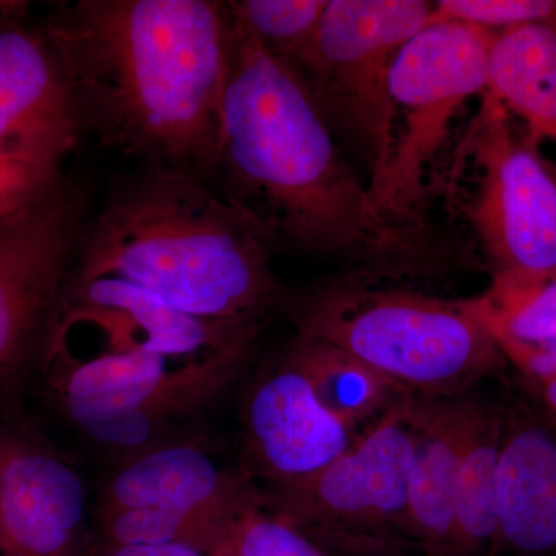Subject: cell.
<instances>
[{"mask_svg": "<svg viewBox=\"0 0 556 556\" xmlns=\"http://www.w3.org/2000/svg\"><path fill=\"white\" fill-rule=\"evenodd\" d=\"M86 192L70 179L0 219V387L42 351L87 222Z\"/></svg>", "mask_w": 556, "mask_h": 556, "instance_id": "10", "label": "cell"}, {"mask_svg": "<svg viewBox=\"0 0 556 556\" xmlns=\"http://www.w3.org/2000/svg\"><path fill=\"white\" fill-rule=\"evenodd\" d=\"M276 247L206 179L142 166L87 222L72 276L124 278L203 320L265 325L285 299Z\"/></svg>", "mask_w": 556, "mask_h": 556, "instance_id": "3", "label": "cell"}, {"mask_svg": "<svg viewBox=\"0 0 556 556\" xmlns=\"http://www.w3.org/2000/svg\"><path fill=\"white\" fill-rule=\"evenodd\" d=\"M232 25L219 0H75L40 27L83 134L215 186Z\"/></svg>", "mask_w": 556, "mask_h": 556, "instance_id": "2", "label": "cell"}, {"mask_svg": "<svg viewBox=\"0 0 556 556\" xmlns=\"http://www.w3.org/2000/svg\"><path fill=\"white\" fill-rule=\"evenodd\" d=\"M496 518L492 556L556 554V430L527 409H503Z\"/></svg>", "mask_w": 556, "mask_h": 556, "instance_id": "16", "label": "cell"}, {"mask_svg": "<svg viewBox=\"0 0 556 556\" xmlns=\"http://www.w3.org/2000/svg\"><path fill=\"white\" fill-rule=\"evenodd\" d=\"M51 321L98 329L104 340L98 356L144 353L175 361H192L241 340L257 339L263 328L189 316L124 278H76L72 274Z\"/></svg>", "mask_w": 556, "mask_h": 556, "instance_id": "13", "label": "cell"}, {"mask_svg": "<svg viewBox=\"0 0 556 556\" xmlns=\"http://www.w3.org/2000/svg\"><path fill=\"white\" fill-rule=\"evenodd\" d=\"M473 391V390H471ZM468 391L457 471L455 556H492L496 543V482L503 408Z\"/></svg>", "mask_w": 556, "mask_h": 556, "instance_id": "19", "label": "cell"}, {"mask_svg": "<svg viewBox=\"0 0 556 556\" xmlns=\"http://www.w3.org/2000/svg\"><path fill=\"white\" fill-rule=\"evenodd\" d=\"M255 340L192 361L102 354L43 372L70 422L98 447L129 459L163 444L175 420L219 396L247 365Z\"/></svg>", "mask_w": 556, "mask_h": 556, "instance_id": "6", "label": "cell"}, {"mask_svg": "<svg viewBox=\"0 0 556 556\" xmlns=\"http://www.w3.org/2000/svg\"><path fill=\"white\" fill-rule=\"evenodd\" d=\"M212 556H327L299 527L263 506L249 508L230 526Z\"/></svg>", "mask_w": 556, "mask_h": 556, "instance_id": "24", "label": "cell"}, {"mask_svg": "<svg viewBox=\"0 0 556 556\" xmlns=\"http://www.w3.org/2000/svg\"><path fill=\"white\" fill-rule=\"evenodd\" d=\"M13 2L14 0H0V13L7 9H10V7L13 5Z\"/></svg>", "mask_w": 556, "mask_h": 556, "instance_id": "28", "label": "cell"}, {"mask_svg": "<svg viewBox=\"0 0 556 556\" xmlns=\"http://www.w3.org/2000/svg\"><path fill=\"white\" fill-rule=\"evenodd\" d=\"M416 397L397 402L334 463L303 484L268 490L265 508L339 555L416 552L408 484L416 447Z\"/></svg>", "mask_w": 556, "mask_h": 556, "instance_id": "5", "label": "cell"}, {"mask_svg": "<svg viewBox=\"0 0 556 556\" xmlns=\"http://www.w3.org/2000/svg\"><path fill=\"white\" fill-rule=\"evenodd\" d=\"M431 13L433 3L424 0H329L298 65L334 135L364 156L371 193L386 178L396 141L391 68Z\"/></svg>", "mask_w": 556, "mask_h": 556, "instance_id": "7", "label": "cell"}, {"mask_svg": "<svg viewBox=\"0 0 556 556\" xmlns=\"http://www.w3.org/2000/svg\"><path fill=\"white\" fill-rule=\"evenodd\" d=\"M232 16L215 188L277 244L339 260L346 273L405 281L439 276L447 254L433 230L397 225L380 211L302 73L263 49L233 10Z\"/></svg>", "mask_w": 556, "mask_h": 556, "instance_id": "1", "label": "cell"}, {"mask_svg": "<svg viewBox=\"0 0 556 556\" xmlns=\"http://www.w3.org/2000/svg\"><path fill=\"white\" fill-rule=\"evenodd\" d=\"M229 3L263 49L298 68L316 36L328 0H239Z\"/></svg>", "mask_w": 556, "mask_h": 556, "instance_id": "23", "label": "cell"}, {"mask_svg": "<svg viewBox=\"0 0 556 556\" xmlns=\"http://www.w3.org/2000/svg\"><path fill=\"white\" fill-rule=\"evenodd\" d=\"M473 302L507 362L556 346V277L492 283Z\"/></svg>", "mask_w": 556, "mask_h": 556, "instance_id": "21", "label": "cell"}, {"mask_svg": "<svg viewBox=\"0 0 556 556\" xmlns=\"http://www.w3.org/2000/svg\"><path fill=\"white\" fill-rule=\"evenodd\" d=\"M448 21L489 31L556 22V0H439L430 22ZM428 22V24H430Z\"/></svg>", "mask_w": 556, "mask_h": 556, "instance_id": "25", "label": "cell"}, {"mask_svg": "<svg viewBox=\"0 0 556 556\" xmlns=\"http://www.w3.org/2000/svg\"><path fill=\"white\" fill-rule=\"evenodd\" d=\"M87 486L24 420L0 422V556H86Z\"/></svg>", "mask_w": 556, "mask_h": 556, "instance_id": "11", "label": "cell"}, {"mask_svg": "<svg viewBox=\"0 0 556 556\" xmlns=\"http://www.w3.org/2000/svg\"><path fill=\"white\" fill-rule=\"evenodd\" d=\"M244 470L268 490L303 484L351 447L361 433L328 412L285 351L244 396Z\"/></svg>", "mask_w": 556, "mask_h": 556, "instance_id": "12", "label": "cell"}, {"mask_svg": "<svg viewBox=\"0 0 556 556\" xmlns=\"http://www.w3.org/2000/svg\"><path fill=\"white\" fill-rule=\"evenodd\" d=\"M27 11L14 0L0 13V153L64 172L83 131L49 40Z\"/></svg>", "mask_w": 556, "mask_h": 556, "instance_id": "14", "label": "cell"}, {"mask_svg": "<svg viewBox=\"0 0 556 556\" xmlns=\"http://www.w3.org/2000/svg\"><path fill=\"white\" fill-rule=\"evenodd\" d=\"M457 155L477 172L463 211L492 283L556 277V163L538 139L486 91Z\"/></svg>", "mask_w": 556, "mask_h": 556, "instance_id": "8", "label": "cell"}, {"mask_svg": "<svg viewBox=\"0 0 556 556\" xmlns=\"http://www.w3.org/2000/svg\"><path fill=\"white\" fill-rule=\"evenodd\" d=\"M489 91L530 135L556 144V22L496 31Z\"/></svg>", "mask_w": 556, "mask_h": 556, "instance_id": "18", "label": "cell"}, {"mask_svg": "<svg viewBox=\"0 0 556 556\" xmlns=\"http://www.w3.org/2000/svg\"><path fill=\"white\" fill-rule=\"evenodd\" d=\"M86 556H212L199 548L175 544H115L98 538L91 541Z\"/></svg>", "mask_w": 556, "mask_h": 556, "instance_id": "27", "label": "cell"}, {"mask_svg": "<svg viewBox=\"0 0 556 556\" xmlns=\"http://www.w3.org/2000/svg\"><path fill=\"white\" fill-rule=\"evenodd\" d=\"M287 353L309 380L321 405L356 433L409 396L376 369L324 340L298 334Z\"/></svg>", "mask_w": 556, "mask_h": 556, "instance_id": "20", "label": "cell"}, {"mask_svg": "<svg viewBox=\"0 0 556 556\" xmlns=\"http://www.w3.org/2000/svg\"><path fill=\"white\" fill-rule=\"evenodd\" d=\"M466 394L416 397V447L408 484L409 535L424 556H455L457 471Z\"/></svg>", "mask_w": 556, "mask_h": 556, "instance_id": "17", "label": "cell"}, {"mask_svg": "<svg viewBox=\"0 0 556 556\" xmlns=\"http://www.w3.org/2000/svg\"><path fill=\"white\" fill-rule=\"evenodd\" d=\"M65 179L64 172L0 153V219L46 199Z\"/></svg>", "mask_w": 556, "mask_h": 556, "instance_id": "26", "label": "cell"}, {"mask_svg": "<svg viewBox=\"0 0 556 556\" xmlns=\"http://www.w3.org/2000/svg\"><path fill=\"white\" fill-rule=\"evenodd\" d=\"M292 318L298 334L346 351L409 396H460L507 364L473 299L405 280L345 270L303 295Z\"/></svg>", "mask_w": 556, "mask_h": 556, "instance_id": "4", "label": "cell"}, {"mask_svg": "<svg viewBox=\"0 0 556 556\" xmlns=\"http://www.w3.org/2000/svg\"><path fill=\"white\" fill-rule=\"evenodd\" d=\"M265 506L243 467L222 466L193 442H163L124 460L102 490L100 508L155 507L237 518Z\"/></svg>", "mask_w": 556, "mask_h": 556, "instance_id": "15", "label": "cell"}, {"mask_svg": "<svg viewBox=\"0 0 556 556\" xmlns=\"http://www.w3.org/2000/svg\"><path fill=\"white\" fill-rule=\"evenodd\" d=\"M495 36L460 22H430L399 51L390 75L396 115L393 159L371 193L380 211L397 225L428 229V167L444 148L457 112L489 90V53Z\"/></svg>", "mask_w": 556, "mask_h": 556, "instance_id": "9", "label": "cell"}, {"mask_svg": "<svg viewBox=\"0 0 556 556\" xmlns=\"http://www.w3.org/2000/svg\"><path fill=\"white\" fill-rule=\"evenodd\" d=\"M237 518L155 507L98 508L100 538L108 543L175 544L208 555L215 554Z\"/></svg>", "mask_w": 556, "mask_h": 556, "instance_id": "22", "label": "cell"}]
</instances>
